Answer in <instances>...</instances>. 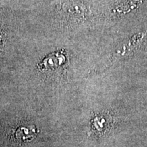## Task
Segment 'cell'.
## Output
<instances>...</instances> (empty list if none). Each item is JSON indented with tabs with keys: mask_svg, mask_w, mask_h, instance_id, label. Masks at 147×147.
Returning <instances> with one entry per match:
<instances>
[{
	"mask_svg": "<svg viewBox=\"0 0 147 147\" xmlns=\"http://www.w3.org/2000/svg\"><path fill=\"white\" fill-rule=\"evenodd\" d=\"M36 135V129L34 126L20 127L15 131V138L19 142H25L34 138Z\"/></svg>",
	"mask_w": 147,
	"mask_h": 147,
	"instance_id": "1",
	"label": "cell"
},
{
	"mask_svg": "<svg viewBox=\"0 0 147 147\" xmlns=\"http://www.w3.org/2000/svg\"><path fill=\"white\" fill-rule=\"evenodd\" d=\"M62 61H63V57L58 56V55H53V57H51L45 60L44 65L49 67H55L59 65Z\"/></svg>",
	"mask_w": 147,
	"mask_h": 147,
	"instance_id": "2",
	"label": "cell"
}]
</instances>
